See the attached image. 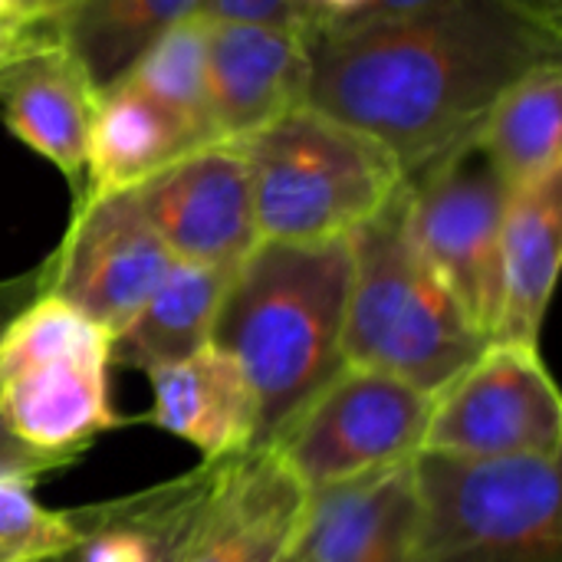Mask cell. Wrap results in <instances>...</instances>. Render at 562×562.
Segmentation results:
<instances>
[{"label":"cell","instance_id":"4316f807","mask_svg":"<svg viewBox=\"0 0 562 562\" xmlns=\"http://www.w3.org/2000/svg\"><path fill=\"white\" fill-rule=\"evenodd\" d=\"M372 7V0H293V13L296 23L306 33L326 30V26H342L359 20L366 10Z\"/></svg>","mask_w":562,"mask_h":562},{"label":"cell","instance_id":"2e32d148","mask_svg":"<svg viewBox=\"0 0 562 562\" xmlns=\"http://www.w3.org/2000/svg\"><path fill=\"white\" fill-rule=\"evenodd\" d=\"M95 86L59 43L26 56L0 86L3 122L13 138L43 155L76 188L86 181V148L95 115Z\"/></svg>","mask_w":562,"mask_h":562},{"label":"cell","instance_id":"44dd1931","mask_svg":"<svg viewBox=\"0 0 562 562\" xmlns=\"http://www.w3.org/2000/svg\"><path fill=\"white\" fill-rule=\"evenodd\" d=\"M474 142L517 191L562 171V63H543L520 76L491 105Z\"/></svg>","mask_w":562,"mask_h":562},{"label":"cell","instance_id":"9a60e30c","mask_svg":"<svg viewBox=\"0 0 562 562\" xmlns=\"http://www.w3.org/2000/svg\"><path fill=\"white\" fill-rule=\"evenodd\" d=\"M151 379L148 425L191 445L204 461L217 464L257 448L260 412L244 369L217 346H204L178 362L158 366Z\"/></svg>","mask_w":562,"mask_h":562},{"label":"cell","instance_id":"83f0119b","mask_svg":"<svg viewBox=\"0 0 562 562\" xmlns=\"http://www.w3.org/2000/svg\"><path fill=\"white\" fill-rule=\"evenodd\" d=\"M69 461L63 458H49V454H36L23 445H16L3 428H0V474H30V477H43L49 471L66 468Z\"/></svg>","mask_w":562,"mask_h":562},{"label":"cell","instance_id":"f1b7e54d","mask_svg":"<svg viewBox=\"0 0 562 562\" xmlns=\"http://www.w3.org/2000/svg\"><path fill=\"white\" fill-rule=\"evenodd\" d=\"M43 280H46V270L40 267V270L26 273V277H20V280L0 283V329H3V323H7L30 296H36V293L43 290Z\"/></svg>","mask_w":562,"mask_h":562},{"label":"cell","instance_id":"cb8c5ba5","mask_svg":"<svg viewBox=\"0 0 562 562\" xmlns=\"http://www.w3.org/2000/svg\"><path fill=\"white\" fill-rule=\"evenodd\" d=\"M30 474H0V562H43L79 540L76 510L40 504Z\"/></svg>","mask_w":562,"mask_h":562},{"label":"cell","instance_id":"d6a6232c","mask_svg":"<svg viewBox=\"0 0 562 562\" xmlns=\"http://www.w3.org/2000/svg\"><path fill=\"white\" fill-rule=\"evenodd\" d=\"M69 3H76V0H46V16H56V13H63Z\"/></svg>","mask_w":562,"mask_h":562},{"label":"cell","instance_id":"6da1fadb","mask_svg":"<svg viewBox=\"0 0 562 562\" xmlns=\"http://www.w3.org/2000/svg\"><path fill=\"white\" fill-rule=\"evenodd\" d=\"M306 36V105L379 138L405 181L474 142L504 89L562 49V30L510 0H448Z\"/></svg>","mask_w":562,"mask_h":562},{"label":"cell","instance_id":"7402d4cb","mask_svg":"<svg viewBox=\"0 0 562 562\" xmlns=\"http://www.w3.org/2000/svg\"><path fill=\"white\" fill-rule=\"evenodd\" d=\"M204 0H76L53 16L59 46L86 69L95 92L115 86L132 63Z\"/></svg>","mask_w":562,"mask_h":562},{"label":"cell","instance_id":"5bb4252c","mask_svg":"<svg viewBox=\"0 0 562 562\" xmlns=\"http://www.w3.org/2000/svg\"><path fill=\"white\" fill-rule=\"evenodd\" d=\"M412 461L306 491L290 562H418Z\"/></svg>","mask_w":562,"mask_h":562},{"label":"cell","instance_id":"52a82bcc","mask_svg":"<svg viewBox=\"0 0 562 562\" xmlns=\"http://www.w3.org/2000/svg\"><path fill=\"white\" fill-rule=\"evenodd\" d=\"M510 188L477 142H468L405 181L412 244L451 290L471 323L494 336L501 300V234Z\"/></svg>","mask_w":562,"mask_h":562},{"label":"cell","instance_id":"1f68e13d","mask_svg":"<svg viewBox=\"0 0 562 562\" xmlns=\"http://www.w3.org/2000/svg\"><path fill=\"white\" fill-rule=\"evenodd\" d=\"M0 10H16L26 16H46V0H0Z\"/></svg>","mask_w":562,"mask_h":562},{"label":"cell","instance_id":"7c38bea8","mask_svg":"<svg viewBox=\"0 0 562 562\" xmlns=\"http://www.w3.org/2000/svg\"><path fill=\"white\" fill-rule=\"evenodd\" d=\"M303 507L306 487L270 448L227 458L217 464L178 562H283Z\"/></svg>","mask_w":562,"mask_h":562},{"label":"cell","instance_id":"603a6c76","mask_svg":"<svg viewBox=\"0 0 562 562\" xmlns=\"http://www.w3.org/2000/svg\"><path fill=\"white\" fill-rule=\"evenodd\" d=\"M207 36L211 20L194 13L165 30L119 79L171 112L198 145L214 142L207 105Z\"/></svg>","mask_w":562,"mask_h":562},{"label":"cell","instance_id":"7a4b0ae2","mask_svg":"<svg viewBox=\"0 0 562 562\" xmlns=\"http://www.w3.org/2000/svg\"><path fill=\"white\" fill-rule=\"evenodd\" d=\"M349 277V237L326 244L260 240L234 267L211 326V346L244 369L257 395V448H270L346 369Z\"/></svg>","mask_w":562,"mask_h":562},{"label":"cell","instance_id":"ba28073f","mask_svg":"<svg viewBox=\"0 0 562 562\" xmlns=\"http://www.w3.org/2000/svg\"><path fill=\"white\" fill-rule=\"evenodd\" d=\"M431 395L346 366L270 445L306 491L412 461L422 451Z\"/></svg>","mask_w":562,"mask_h":562},{"label":"cell","instance_id":"484cf974","mask_svg":"<svg viewBox=\"0 0 562 562\" xmlns=\"http://www.w3.org/2000/svg\"><path fill=\"white\" fill-rule=\"evenodd\" d=\"M201 16L221 20H250V23H296L293 0H204ZM300 26V23H296Z\"/></svg>","mask_w":562,"mask_h":562},{"label":"cell","instance_id":"4dcf8cb0","mask_svg":"<svg viewBox=\"0 0 562 562\" xmlns=\"http://www.w3.org/2000/svg\"><path fill=\"white\" fill-rule=\"evenodd\" d=\"M510 3H514L517 10H524L527 16H533V20H540V23L560 30L562 0H510Z\"/></svg>","mask_w":562,"mask_h":562},{"label":"cell","instance_id":"5b68a950","mask_svg":"<svg viewBox=\"0 0 562 562\" xmlns=\"http://www.w3.org/2000/svg\"><path fill=\"white\" fill-rule=\"evenodd\" d=\"M112 333L40 290L0 329V428L23 448L76 461L122 428L109 395Z\"/></svg>","mask_w":562,"mask_h":562},{"label":"cell","instance_id":"8fae6325","mask_svg":"<svg viewBox=\"0 0 562 562\" xmlns=\"http://www.w3.org/2000/svg\"><path fill=\"white\" fill-rule=\"evenodd\" d=\"M132 194L178 263L234 270L260 244L240 142L201 145Z\"/></svg>","mask_w":562,"mask_h":562},{"label":"cell","instance_id":"f546056e","mask_svg":"<svg viewBox=\"0 0 562 562\" xmlns=\"http://www.w3.org/2000/svg\"><path fill=\"white\" fill-rule=\"evenodd\" d=\"M448 0H372V7L359 20H398V16H415L431 7H441ZM356 23V20H352Z\"/></svg>","mask_w":562,"mask_h":562},{"label":"cell","instance_id":"836d02e7","mask_svg":"<svg viewBox=\"0 0 562 562\" xmlns=\"http://www.w3.org/2000/svg\"><path fill=\"white\" fill-rule=\"evenodd\" d=\"M283 562H290V557H286V560H283Z\"/></svg>","mask_w":562,"mask_h":562},{"label":"cell","instance_id":"9c48e42d","mask_svg":"<svg viewBox=\"0 0 562 562\" xmlns=\"http://www.w3.org/2000/svg\"><path fill=\"white\" fill-rule=\"evenodd\" d=\"M422 451L471 461L562 458V398L540 349L487 342L431 398Z\"/></svg>","mask_w":562,"mask_h":562},{"label":"cell","instance_id":"3957f363","mask_svg":"<svg viewBox=\"0 0 562 562\" xmlns=\"http://www.w3.org/2000/svg\"><path fill=\"white\" fill-rule=\"evenodd\" d=\"M349 250L346 366L398 379L435 398L484 352L487 336L412 244L405 188L385 211L349 234Z\"/></svg>","mask_w":562,"mask_h":562},{"label":"cell","instance_id":"30bf717a","mask_svg":"<svg viewBox=\"0 0 562 562\" xmlns=\"http://www.w3.org/2000/svg\"><path fill=\"white\" fill-rule=\"evenodd\" d=\"M171 263L175 257L132 191L82 198L69 234L43 263V290L115 336L155 293Z\"/></svg>","mask_w":562,"mask_h":562},{"label":"cell","instance_id":"8992f818","mask_svg":"<svg viewBox=\"0 0 562 562\" xmlns=\"http://www.w3.org/2000/svg\"><path fill=\"white\" fill-rule=\"evenodd\" d=\"M418 562H562L560 458L418 451Z\"/></svg>","mask_w":562,"mask_h":562},{"label":"cell","instance_id":"ffe728a7","mask_svg":"<svg viewBox=\"0 0 562 562\" xmlns=\"http://www.w3.org/2000/svg\"><path fill=\"white\" fill-rule=\"evenodd\" d=\"M234 270L171 263L142 310L112 336V366L142 369L178 362L211 342V326Z\"/></svg>","mask_w":562,"mask_h":562},{"label":"cell","instance_id":"d4e9b609","mask_svg":"<svg viewBox=\"0 0 562 562\" xmlns=\"http://www.w3.org/2000/svg\"><path fill=\"white\" fill-rule=\"evenodd\" d=\"M59 43L53 16H26L16 10H0V86L16 63Z\"/></svg>","mask_w":562,"mask_h":562},{"label":"cell","instance_id":"d6986e66","mask_svg":"<svg viewBox=\"0 0 562 562\" xmlns=\"http://www.w3.org/2000/svg\"><path fill=\"white\" fill-rule=\"evenodd\" d=\"M194 148L201 145L171 112L128 82H115L95 99L82 198L135 191Z\"/></svg>","mask_w":562,"mask_h":562},{"label":"cell","instance_id":"e0dca14e","mask_svg":"<svg viewBox=\"0 0 562 562\" xmlns=\"http://www.w3.org/2000/svg\"><path fill=\"white\" fill-rule=\"evenodd\" d=\"M217 464H198L145 491L76 507L79 540L43 562H178Z\"/></svg>","mask_w":562,"mask_h":562},{"label":"cell","instance_id":"ac0fdd59","mask_svg":"<svg viewBox=\"0 0 562 562\" xmlns=\"http://www.w3.org/2000/svg\"><path fill=\"white\" fill-rule=\"evenodd\" d=\"M562 257V171L510 191L501 234V300L491 342L540 349Z\"/></svg>","mask_w":562,"mask_h":562},{"label":"cell","instance_id":"277c9868","mask_svg":"<svg viewBox=\"0 0 562 562\" xmlns=\"http://www.w3.org/2000/svg\"><path fill=\"white\" fill-rule=\"evenodd\" d=\"M260 240H346L405 188L395 155L362 128L296 105L240 142Z\"/></svg>","mask_w":562,"mask_h":562},{"label":"cell","instance_id":"4fadbf2b","mask_svg":"<svg viewBox=\"0 0 562 562\" xmlns=\"http://www.w3.org/2000/svg\"><path fill=\"white\" fill-rule=\"evenodd\" d=\"M310 36L296 23L211 20L207 105L214 142H244L306 105Z\"/></svg>","mask_w":562,"mask_h":562}]
</instances>
